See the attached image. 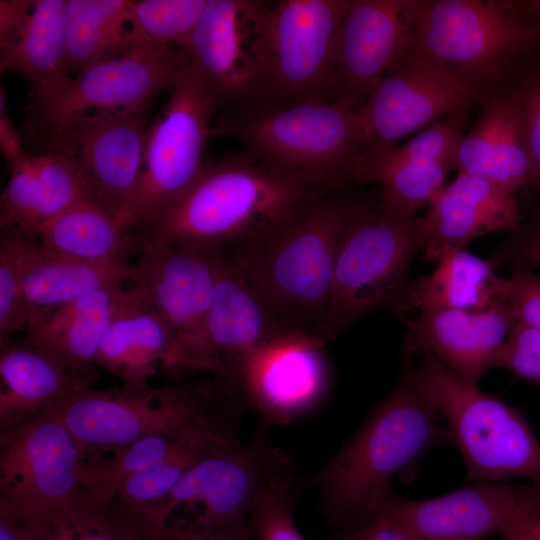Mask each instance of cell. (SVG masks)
Masks as SVG:
<instances>
[{
    "label": "cell",
    "instance_id": "74e56055",
    "mask_svg": "<svg viewBox=\"0 0 540 540\" xmlns=\"http://www.w3.org/2000/svg\"><path fill=\"white\" fill-rule=\"evenodd\" d=\"M303 486L283 454L250 509L246 525L252 540H306L293 518Z\"/></svg>",
    "mask_w": 540,
    "mask_h": 540
},
{
    "label": "cell",
    "instance_id": "7c38bea8",
    "mask_svg": "<svg viewBox=\"0 0 540 540\" xmlns=\"http://www.w3.org/2000/svg\"><path fill=\"white\" fill-rule=\"evenodd\" d=\"M55 408L84 460L146 437L185 434L215 423L205 396L190 387L119 395L83 386Z\"/></svg>",
    "mask_w": 540,
    "mask_h": 540
},
{
    "label": "cell",
    "instance_id": "9c48e42d",
    "mask_svg": "<svg viewBox=\"0 0 540 540\" xmlns=\"http://www.w3.org/2000/svg\"><path fill=\"white\" fill-rule=\"evenodd\" d=\"M214 111L202 74L187 54L166 105L148 128L141 175L124 218L127 227L151 223L198 180L207 164Z\"/></svg>",
    "mask_w": 540,
    "mask_h": 540
},
{
    "label": "cell",
    "instance_id": "e0dca14e",
    "mask_svg": "<svg viewBox=\"0 0 540 540\" xmlns=\"http://www.w3.org/2000/svg\"><path fill=\"white\" fill-rule=\"evenodd\" d=\"M146 123V109L85 114L60 129L41 153L59 151L73 157L96 200L125 225L143 167Z\"/></svg>",
    "mask_w": 540,
    "mask_h": 540
},
{
    "label": "cell",
    "instance_id": "4fadbf2b",
    "mask_svg": "<svg viewBox=\"0 0 540 540\" xmlns=\"http://www.w3.org/2000/svg\"><path fill=\"white\" fill-rule=\"evenodd\" d=\"M131 281L170 328L174 350L167 370L214 372L208 341L216 252L173 245H141Z\"/></svg>",
    "mask_w": 540,
    "mask_h": 540
},
{
    "label": "cell",
    "instance_id": "8d00e7d4",
    "mask_svg": "<svg viewBox=\"0 0 540 540\" xmlns=\"http://www.w3.org/2000/svg\"><path fill=\"white\" fill-rule=\"evenodd\" d=\"M466 122L467 109L449 113L404 144L371 158L357 159L352 179L366 182L375 172L406 163L451 162L456 165Z\"/></svg>",
    "mask_w": 540,
    "mask_h": 540
},
{
    "label": "cell",
    "instance_id": "7402d4cb",
    "mask_svg": "<svg viewBox=\"0 0 540 540\" xmlns=\"http://www.w3.org/2000/svg\"><path fill=\"white\" fill-rule=\"evenodd\" d=\"M520 222L513 194L486 179L458 173L419 217L421 249L427 259L437 261L485 234L516 230Z\"/></svg>",
    "mask_w": 540,
    "mask_h": 540
},
{
    "label": "cell",
    "instance_id": "52a82bcc",
    "mask_svg": "<svg viewBox=\"0 0 540 540\" xmlns=\"http://www.w3.org/2000/svg\"><path fill=\"white\" fill-rule=\"evenodd\" d=\"M412 373L427 403L448 424L468 478L481 483L527 478L540 492V443L523 415L469 383L431 354Z\"/></svg>",
    "mask_w": 540,
    "mask_h": 540
},
{
    "label": "cell",
    "instance_id": "c3c4849f",
    "mask_svg": "<svg viewBox=\"0 0 540 540\" xmlns=\"http://www.w3.org/2000/svg\"><path fill=\"white\" fill-rule=\"evenodd\" d=\"M21 136L9 118L6 105V96L0 92V148L5 157L9 170L14 171L25 166L32 155L25 152L21 143Z\"/></svg>",
    "mask_w": 540,
    "mask_h": 540
},
{
    "label": "cell",
    "instance_id": "f1b7e54d",
    "mask_svg": "<svg viewBox=\"0 0 540 540\" xmlns=\"http://www.w3.org/2000/svg\"><path fill=\"white\" fill-rule=\"evenodd\" d=\"M133 265L126 261L90 262L44 246L37 237L25 236L21 258V286L31 317L65 305L99 288L132 279Z\"/></svg>",
    "mask_w": 540,
    "mask_h": 540
},
{
    "label": "cell",
    "instance_id": "4dcf8cb0",
    "mask_svg": "<svg viewBox=\"0 0 540 540\" xmlns=\"http://www.w3.org/2000/svg\"><path fill=\"white\" fill-rule=\"evenodd\" d=\"M436 268L418 278L397 299L405 313L438 309L480 310L501 298L504 278L494 270L493 262L456 248L436 261Z\"/></svg>",
    "mask_w": 540,
    "mask_h": 540
},
{
    "label": "cell",
    "instance_id": "cb8c5ba5",
    "mask_svg": "<svg viewBox=\"0 0 540 540\" xmlns=\"http://www.w3.org/2000/svg\"><path fill=\"white\" fill-rule=\"evenodd\" d=\"M458 173L486 179L513 194L533 182L520 106L511 91L485 97L480 115L457 150Z\"/></svg>",
    "mask_w": 540,
    "mask_h": 540
},
{
    "label": "cell",
    "instance_id": "1f68e13d",
    "mask_svg": "<svg viewBox=\"0 0 540 540\" xmlns=\"http://www.w3.org/2000/svg\"><path fill=\"white\" fill-rule=\"evenodd\" d=\"M37 238L53 251L90 262L126 261L140 252L130 228L95 198L78 201L43 224Z\"/></svg>",
    "mask_w": 540,
    "mask_h": 540
},
{
    "label": "cell",
    "instance_id": "ab89813d",
    "mask_svg": "<svg viewBox=\"0 0 540 540\" xmlns=\"http://www.w3.org/2000/svg\"><path fill=\"white\" fill-rule=\"evenodd\" d=\"M207 0L134 1L137 23L156 46L186 51Z\"/></svg>",
    "mask_w": 540,
    "mask_h": 540
},
{
    "label": "cell",
    "instance_id": "277c9868",
    "mask_svg": "<svg viewBox=\"0 0 540 540\" xmlns=\"http://www.w3.org/2000/svg\"><path fill=\"white\" fill-rule=\"evenodd\" d=\"M225 136L270 169L329 190L352 178L362 150L357 110L339 100L223 112L210 137Z\"/></svg>",
    "mask_w": 540,
    "mask_h": 540
},
{
    "label": "cell",
    "instance_id": "f35d334b",
    "mask_svg": "<svg viewBox=\"0 0 540 540\" xmlns=\"http://www.w3.org/2000/svg\"><path fill=\"white\" fill-rule=\"evenodd\" d=\"M453 169L456 165L451 162L406 163L375 172L365 183L382 187L381 202L385 208L404 217H415V212L429 205L445 187L447 175Z\"/></svg>",
    "mask_w": 540,
    "mask_h": 540
},
{
    "label": "cell",
    "instance_id": "816d5d0a",
    "mask_svg": "<svg viewBox=\"0 0 540 540\" xmlns=\"http://www.w3.org/2000/svg\"><path fill=\"white\" fill-rule=\"evenodd\" d=\"M0 540H23L18 524L4 513H0Z\"/></svg>",
    "mask_w": 540,
    "mask_h": 540
},
{
    "label": "cell",
    "instance_id": "3957f363",
    "mask_svg": "<svg viewBox=\"0 0 540 540\" xmlns=\"http://www.w3.org/2000/svg\"><path fill=\"white\" fill-rule=\"evenodd\" d=\"M450 439L409 372L311 482L332 522L351 530L377 516L393 476Z\"/></svg>",
    "mask_w": 540,
    "mask_h": 540
},
{
    "label": "cell",
    "instance_id": "d4e9b609",
    "mask_svg": "<svg viewBox=\"0 0 540 540\" xmlns=\"http://www.w3.org/2000/svg\"><path fill=\"white\" fill-rule=\"evenodd\" d=\"M86 198L95 197L73 157L59 151L32 155L25 166L10 172L1 194L2 231L37 237L43 224Z\"/></svg>",
    "mask_w": 540,
    "mask_h": 540
},
{
    "label": "cell",
    "instance_id": "f6af8a7d",
    "mask_svg": "<svg viewBox=\"0 0 540 540\" xmlns=\"http://www.w3.org/2000/svg\"><path fill=\"white\" fill-rule=\"evenodd\" d=\"M499 535L503 540H540V495L518 507Z\"/></svg>",
    "mask_w": 540,
    "mask_h": 540
},
{
    "label": "cell",
    "instance_id": "ee69618b",
    "mask_svg": "<svg viewBox=\"0 0 540 540\" xmlns=\"http://www.w3.org/2000/svg\"><path fill=\"white\" fill-rule=\"evenodd\" d=\"M500 299L508 303L516 321L540 329V276L518 267L504 278Z\"/></svg>",
    "mask_w": 540,
    "mask_h": 540
},
{
    "label": "cell",
    "instance_id": "836d02e7",
    "mask_svg": "<svg viewBox=\"0 0 540 540\" xmlns=\"http://www.w3.org/2000/svg\"><path fill=\"white\" fill-rule=\"evenodd\" d=\"M213 425L216 423L180 435L146 437L111 452L109 457L85 459L81 475L83 515L104 509L127 479L162 463L191 436Z\"/></svg>",
    "mask_w": 540,
    "mask_h": 540
},
{
    "label": "cell",
    "instance_id": "2e32d148",
    "mask_svg": "<svg viewBox=\"0 0 540 540\" xmlns=\"http://www.w3.org/2000/svg\"><path fill=\"white\" fill-rule=\"evenodd\" d=\"M281 456L261 427L247 444L222 448L193 466L165 496L162 510L169 519L177 508L195 511L188 523L206 530L247 526L250 509Z\"/></svg>",
    "mask_w": 540,
    "mask_h": 540
},
{
    "label": "cell",
    "instance_id": "8992f818",
    "mask_svg": "<svg viewBox=\"0 0 540 540\" xmlns=\"http://www.w3.org/2000/svg\"><path fill=\"white\" fill-rule=\"evenodd\" d=\"M0 513L32 539L83 515L84 459L55 406L0 436Z\"/></svg>",
    "mask_w": 540,
    "mask_h": 540
},
{
    "label": "cell",
    "instance_id": "7a4b0ae2",
    "mask_svg": "<svg viewBox=\"0 0 540 540\" xmlns=\"http://www.w3.org/2000/svg\"><path fill=\"white\" fill-rule=\"evenodd\" d=\"M349 205L324 195L233 243V253L225 254L291 334L325 340L336 253Z\"/></svg>",
    "mask_w": 540,
    "mask_h": 540
},
{
    "label": "cell",
    "instance_id": "8fae6325",
    "mask_svg": "<svg viewBox=\"0 0 540 540\" xmlns=\"http://www.w3.org/2000/svg\"><path fill=\"white\" fill-rule=\"evenodd\" d=\"M187 53L154 46L96 64L31 96L29 135L44 146L60 129L89 113L147 109L163 89L172 88Z\"/></svg>",
    "mask_w": 540,
    "mask_h": 540
},
{
    "label": "cell",
    "instance_id": "44dd1931",
    "mask_svg": "<svg viewBox=\"0 0 540 540\" xmlns=\"http://www.w3.org/2000/svg\"><path fill=\"white\" fill-rule=\"evenodd\" d=\"M515 322L503 299L480 310L422 311L407 322V347L413 353L433 355L457 376L477 385L485 371L494 367Z\"/></svg>",
    "mask_w": 540,
    "mask_h": 540
},
{
    "label": "cell",
    "instance_id": "60d3db41",
    "mask_svg": "<svg viewBox=\"0 0 540 540\" xmlns=\"http://www.w3.org/2000/svg\"><path fill=\"white\" fill-rule=\"evenodd\" d=\"M24 234L3 231L0 238V342L12 333L26 330L31 319L21 286V258Z\"/></svg>",
    "mask_w": 540,
    "mask_h": 540
},
{
    "label": "cell",
    "instance_id": "f5cc1de1",
    "mask_svg": "<svg viewBox=\"0 0 540 540\" xmlns=\"http://www.w3.org/2000/svg\"><path fill=\"white\" fill-rule=\"evenodd\" d=\"M527 5L531 12L540 18V0L527 1Z\"/></svg>",
    "mask_w": 540,
    "mask_h": 540
},
{
    "label": "cell",
    "instance_id": "30bf717a",
    "mask_svg": "<svg viewBox=\"0 0 540 540\" xmlns=\"http://www.w3.org/2000/svg\"><path fill=\"white\" fill-rule=\"evenodd\" d=\"M271 5L257 0H207L186 49L198 66L214 110L270 105Z\"/></svg>",
    "mask_w": 540,
    "mask_h": 540
},
{
    "label": "cell",
    "instance_id": "d6a6232c",
    "mask_svg": "<svg viewBox=\"0 0 540 540\" xmlns=\"http://www.w3.org/2000/svg\"><path fill=\"white\" fill-rule=\"evenodd\" d=\"M65 0H33L16 36L1 47V72H15L31 83V96L66 77Z\"/></svg>",
    "mask_w": 540,
    "mask_h": 540
},
{
    "label": "cell",
    "instance_id": "d6986e66",
    "mask_svg": "<svg viewBox=\"0 0 540 540\" xmlns=\"http://www.w3.org/2000/svg\"><path fill=\"white\" fill-rule=\"evenodd\" d=\"M409 0H347L334 63L335 100L358 110L404 57L411 36Z\"/></svg>",
    "mask_w": 540,
    "mask_h": 540
},
{
    "label": "cell",
    "instance_id": "7bdbcfd3",
    "mask_svg": "<svg viewBox=\"0 0 540 540\" xmlns=\"http://www.w3.org/2000/svg\"><path fill=\"white\" fill-rule=\"evenodd\" d=\"M510 91L522 112L533 164L532 184L540 186V61L524 67Z\"/></svg>",
    "mask_w": 540,
    "mask_h": 540
},
{
    "label": "cell",
    "instance_id": "ac0fdd59",
    "mask_svg": "<svg viewBox=\"0 0 540 540\" xmlns=\"http://www.w3.org/2000/svg\"><path fill=\"white\" fill-rule=\"evenodd\" d=\"M325 340L299 334L279 337L250 354L233 381L266 424H288L315 408L329 386Z\"/></svg>",
    "mask_w": 540,
    "mask_h": 540
},
{
    "label": "cell",
    "instance_id": "4316f807",
    "mask_svg": "<svg viewBox=\"0 0 540 540\" xmlns=\"http://www.w3.org/2000/svg\"><path fill=\"white\" fill-rule=\"evenodd\" d=\"M174 350L172 332L142 291L127 290L97 353L95 364L118 376L128 393L152 390L148 379L168 369Z\"/></svg>",
    "mask_w": 540,
    "mask_h": 540
},
{
    "label": "cell",
    "instance_id": "6da1fadb",
    "mask_svg": "<svg viewBox=\"0 0 540 540\" xmlns=\"http://www.w3.org/2000/svg\"><path fill=\"white\" fill-rule=\"evenodd\" d=\"M329 191L276 172L242 151L207 163L180 200L141 226L137 240L140 246L213 251L267 229Z\"/></svg>",
    "mask_w": 540,
    "mask_h": 540
},
{
    "label": "cell",
    "instance_id": "ba28073f",
    "mask_svg": "<svg viewBox=\"0 0 540 540\" xmlns=\"http://www.w3.org/2000/svg\"><path fill=\"white\" fill-rule=\"evenodd\" d=\"M421 249L419 217L384 207L350 203L340 236L324 338L332 339L356 319L403 293Z\"/></svg>",
    "mask_w": 540,
    "mask_h": 540
},
{
    "label": "cell",
    "instance_id": "bcb514c9",
    "mask_svg": "<svg viewBox=\"0 0 540 540\" xmlns=\"http://www.w3.org/2000/svg\"><path fill=\"white\" fill-rule=\"evenodd\" d=\"M332 540H417L408 530L391 518L378 515L362 525L342 533Z\"/></svg>",
    "mask_w": 540,
    "mask_h": 540
},
{
    "label": "cell",
    "instance_id": "484cf974",
    "mask_svg": "<svg viewBox=\"0 0 540 540\" xmlns=\"http://www.w3.org/2000/svg\"><path fill=\"white\" fill-rule=\"evenodd\" d=\"M127 290L115 284L30 319L24 343L48 354L70 372L93 376L92 365Z\"/></svg>",
    "mask_w": 540,
    "mask_h": 540
},
{
    "label": "cell",
    "instance_id": "f907efd6",
    "mask_svg": "<svg viewBox=\"0 0 540 540\" xmlns=\"http://www.w3.org/2000/svg\"><path fill=\"white\" fill-rule=\"evenodd\" d=\"M517 254L522 263L540 269V216L531 222L524 233Z\"/></svg>",
    "mask_w": 540,
    "mask_h": 540
},
{
    "label": "cell",
    "instance_id": "ffe728a7",
    "mask_svg": "<svg viewBox=\"0 0 540 540\" xmlns=\"http://www.w3.org/2000/svg\"><path fill=\"white\" fill-rule=\"evenodd\" d=\"M540 492L530 486L479 483L426 500L390 491L378 515L399 523L417 540H482L499 534L508 518Z\"/></svg>",
    "mask_w": 540,
    "mask_h": 540
},
{
    "label": "cell",
    "instance_id": "5bb4252c",
    "mask_svg": "<svg viewBox=\"0 0 540 540\" xmlns=\"http://www.w3.org/2000/svg\"><path fill=\"white\" fill-rule=\"evenodd\" d=\"M347 0H280L271 5L269 106L334 101V63Z\"/></svg>",
    "mask_w": 540,
    "mask_h": 540
},
{
    "label": "cell",
    "instance_id": "681fc988",
    "mask_svg": "<svg viewBox=\"0 0 540 540\" xmlns=\"http://www.w3.org/2000/svg\"><path fill=\"white\" fill-rule=\"evenodd\" d=\"M32 8L29 0L0 1V48L9 43L25 24Z\"/></svg>",
    "mask_w": 540,
    "mask_h": 540
},
{
    "label": "cell",
    "instance_id": "b9f144b4",
    "mask_svg": "<svg viewBox=\"0 0 540 540\" xmlns=\"http://www.w3.org/2000/svg\"><path fill=\"white\" fill-rule=\"evenodd\" d=\"M494 367L540 384V329L516 321L496 356Z\"/></svg>",
    "mask_w": 540,
    "mask_h": 540
},
{
    "label": "cell",
    "instance_id": "83f0119b",
    "mask_svg": "<svg viewBox=\"0 0 540 540\" xmlns=\"http://www.w3.org/2000/svg\"><path fill=\"white\" fill-rule=\"evenodd\" d=\"M65 70L76 76L101 62L154 47L140 29L134 1L67 0Z\"/></svg>",
    "mask_w": 540,
    "mask_h": 540
},
{
    "label": "cell",
    "instance_id": "9a60e30c",
    "mask_svg": "<svg viewBox=\"0 0 540 540\" xmlns=\"http://www.w3.org/2000/svg\"><path fill=\"white\" fill-rule=\"evenodd\" d=\"M481 91L457 74L404 55L357 110L362 150L356 160L394 148L402 137L442 115L468 109Z\"/></svg>",
    "mask_w": 540,
    "mask_h": 540
},
{
    "label": "cell",
    "instance_id": "d590c367",
    "mask_svg": "<svg viewBox=\"0 0 540 540\" xmlns=\"http://www.w3.org/2000/svg\"><path fill=\"white\" fill-rule=\"evenodd\" d=\"M165 526V520L153 508L117 496L97 513L23 540H153Z\"/></svg>",
    "mask_w": 540,
    "mask_h": 540
},
{
    "label": "cell",
    "instance_id": "e575fe53",
    "mask_svg": "<svg viewBox=\"0 0 540 540\" xmlns=\"http://www.w3.org/2000/svg\"><path fill=\"white\" fill-rule=\"evenodd\" d=\"M235 443L217 425L205 428L187 439L162 463L127 479L117 496L139 506L160 505L199 461Z\"/></svg>",
    "mask_w": 540,
    "mask_h": 540
},
{
    "label": "cell",
    "instance_id": "5b68a950",
    "mask_svg": "<svg viewBox=\"0 0 540 540\" xmlns=\"http://www.w3.org/2000/svg\"><path fill=\"white\" fill-rule=\"evenodd\" d=\"M405 55L450 71L480 90L540 47V18L527 1H412Z\"/></svg>",
    "mask_w": 540,
    "mask_h": 540
},
{
    "label": "cell",
    "instance_id": "7dc6e473",
    "mask_svg": "<svg viewBox=\"0 0 540 540\" xmlns=\"http://www.w3.org/2000/svg\"><path fill=\"white\" fill-rule=\"evenodd\" d=\"M154 540H252L247 526L206 530L175 520Z\"/></svg>",
    "mask_w": 540,
    "mask_h": 540
},
{
    "label": "cell",
    "instance_id": "603a6c76",
    "mask_svg": "<svg viewBox=\"0 0 540 540\" xmlns=\"http://www.w3.org/2000/svg\"><path fill=\"white\" fill-rule=\"evenodd\" d=\"M217 272L208 320L214 372L232 378L239 365L263 345L290 335L250 281L215 250Z\"/></svg>",
    "mask_w": 540,
    "mask_h": 540
},
{
    "label": "cell",
    "instance_id": "f546056e",
    "mask_svg": "<svg viewBox=\"0 0 540 540\" xmlns=\"http://www.w3.org/2000/svg\"><path fill=\"white\" fill-rule=\"evenodd\" d=\"M1 432L56 406L73 390L89 386L93 376H79L48 354L26 344L1 345Z\"/></svg>",
    "mask_w": 540,
    "mask_h": 540
}]
</instances>
